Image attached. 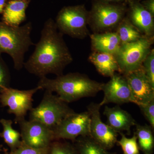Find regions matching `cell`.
Instances as JSON below:
<instances>
[{
    "label": "cell",
    "mask_w": 154,
    "mask_h": 154,
    "mask_svg": "<svg viewBox=\"0 0 154 154\" xmlns=\"http://www.w3.org/2000/svg\"><path fill=\"white\" fill-rule=\"evenodd\" d=\"M63 35L53 19L45 22L34 52L24 63V66L29 72L40 78L48 74L57 76L63 75L64 69L73 58Z\"/></svg>",
    "instance_id": "1"
},
{
    "label": "cell",
    "mask_w": 154,
    "mask_h": 154,
    "mask_svg": "<svg viewBox=\"0 0 154 154\" xmlns=\"http://www.w3.org/2000/svg\"><path fill=\"white\" fill-rule=\"evenodd\" d=\"M37 86L45 91L55 92L67 103L85 97L94 96L102 91L103 83L98 82L79 73H70L55 79L40 78Z\"/></svg>",
    "instance_id": "2"
},
{
    "label": "cell",
    "mask_w": 154,
    "mask_h": 154,
    "mask_svg": "<svg viewBox=\"0 0 154 154\" xmlns=\"http://www.w3.org/2000/svg\"><path fill=\"white\" fill-rule=\"evenodd\" d=\"M31 22L22 26H10L0 22V56L9 54L13 59L14 68L17 70L24 66V56L34 44L30 37Z\"/></svg>",
    "instance_id": "3"
},
{
    "label": "cell",
    "mask_w": 154,
    "mask_h": 154,
    "mask_svg": "<svg viewBox=\"0 0 154 154\" xmlns=\"http://www.w3.org/2000/svg\"><path fill=\"white\" fill-rule=\"evenodd\" d=\"M75 111L58 96L45 91L39 104L30 110V120L41 122L54 129L67 116Z\"/></svg>",
    "instance_id": "4"
},
{
    "label": "cell",
    "mask_w": 154,
    "mask_h": 154,
    "mask_svg": "<svg viewBox=\"0 0 154 154\" xmlns=\"http://www.w3.org/2000/svg\"><path fill=\"white\" fill-rule=\"evenodd\" d=\"M127 9L126 3L94 2L89 12V24L95 33L111 31L125 17Z\"/></svg>",
    "instance_id": "5"
},
{
    "label": "cell",
    "mask_w": 154,
    "mask_h": 154,
    "mask_svg": "<svg viewBox=\"0 0 154 154\" xmlns=\"http://www.w3.org/2000/svg\"><path fill=\"white\" fill-rule=\"evenodd\" d=\"M153 42L154 37L144 36L137 41L121 45L115 55L119 72L125 75L141 68Z\"/></svg>",
    "instance_id": "6"
},
{
    "label": "cell",
    "mask_w": 154,
    "mask_h": 154,
    "mask_svg": "<svg viewBox=\"0 0 154 154\" xmlns=\"http://www.w3.org/2000/svg\"><path fill=\"white\" fill-rule=\"evenodd\" d=\"M89 12L83 5L64 7L58 14L55 22L63 34L83 38L89 34Z\"/></svg>",
    "instance_id": "7"
},
{
    "label": "cell",
    "mask_w": 154,
    "mask_h": 154,
    "mask_svg": "<svg viewBox=\"0 0 154 154\" xmlns=\"http://www.w3.org/2000/svg\"><path fill=\"white\" fill-rule=\"evenodd\" d=\"M41 89L38 86L25 91L8 87L0 93V102L4 107H8L9 113L14 114L15 120L19 122L25 119L28 110L33 108V96Z\"/></svg>",
    "instance_id": "8"
},
{
    "label": "cell",
    "mask_w": 154,
    "mask_h": 154,
    "mask_svg": "<svg viewBox=\"0 0 154 154\" xmlns=\"http://www.w3.org/2000/svg\"><path fill=\"white\" fill-rule=\"evenodd\" d=\"M90 122V115L88 110L71 113L54 129L55 139L74 140L80 137L91 136Z\"/></svg>",
    "instance_id": "9"
},
{
    "label": "cell",
    "mask_w": 154,
    "mask_h": 154,
    "mask_svg": "<svg viewBox=\"0 0 154 154\" xmlns=\"http://www.w3.org/2000/svg\"><path fill=\"white\" fill-rule=\"evenodd\" d=\"M101 107L99 103H94L88 106L91 118V137L105 148L110 149L117 142L118 133L102 121L100 113Z\"/></svg>",
    "instance_id": "10"
},
{
    "label": "cell",
    "mask_w": 154,
    "mask_h": 154,
    "mask_svg": "<svg viewBox=\"0 0 154 154\" xmlns=\"http://www.w3.org/2000/svg\"><path fill=\"white\" fill-rule=\"evenodd\" d=\"M24 143L35 148H47L55 139L53 130L41 122L25 119L18 122Z\"/></svg>",
    "instance_id": "11"
},
{
    "label": "cell",
    "mask_w": 154,
    "mask_h": 154,
    "mask_svg": "<svg viewBox=\"0 0 154 154\" xmlns=\"http://www.w3.org/2000/svg\"><path fill=\"white\" fill-rule=\"evenodd\" d=\"M110 78L108 82L103 84L102 86L104 95L100 105L102 106L109 103L122 105L133 103L131 91L125 76L115 73Z\"/></svg>",
    "instance_id": "12"
},
{
    "label": "cell",
    "mask_w": 154,
    "mask_h": 154,
    "mask_svg": "<svg viewBox=\"0 0 154 154\" xmlns=\"http://www.w3.org/2000/svg\"><path fill=\"white\" fill-rule=\"evenodd\" d=\"M126 78L137 105L147 103L154 99V87L147 77L143 67L123 75Z\"/></svg>",
    "instance_id": "13"
},
{
    "label": "cell",
    "mask_w": 154,
    "mask_h": 154,
    "mask_svg": "<svg viewBox=\"0 0 154 154\" xmlns=\"http://www.w3.org/2000/svg\"><path fill=\"white\" fill-rule=\"evenodd\" d=\"M127 17L135 27L145 36L154 37V19L139 0H127Z\"/></svg>",
    "instance_id": "14"
},
{
    "label": "cell",
    "mask_w": 154,
    "mask_h": 154,
    "mask_svg": "<svg viewBox=\"0 0 154 154\" xmlns=\"http://www.w3.org/2000/svg\"><path fill=\"white\" fill-rule=\"evenodd\" d=\"M103 113L107 117V125L118 133L126 131L130 135L131 128L137 124L132 116L119 106H105Z\"/></svg>",
    "instance_id": "15"
},
{
    "label": "cell",
    "mask_w": 154,
    "mask_h": 154,
    "mask_svg": "<svg viewBox=\"0 0 154 154\" xmlns=\"http://www.w3.org/2000/svg\"><path fill=\"white\" fill-rule=\"evenodd\" d=\"M91 38L94 51L115 55L118 52L121 45L120 38L116 31L94 33L91 35Z\"/></svg>",
    "instance_id": "16"
},
{
    "label": "cell",
    "mask_w": 154,
    "mask_h": 154,
    "mask_svg": "<svg viewBox=\"0 0 154 154\" xmlns=\"http://www.w3.org/2000/svg\"><path fill=\"white\" fill-rule=\"evenodd\" d=\"M30 0H11L7 2L2 13V22L18 27L26 19V10Z\"/></svg>",
    "instance_id": "17"
},
{
    "label": "cell",
    "mask_w": 154,
    "mask_h": 154,
    "mask_svg": "<svg viewBox=\"0 0 154 154\" xmlns=\"http://www.w3.org/2000/svg\"><path fill=\"white\" fill-rule=\"evenodd\" d=\"M97 71L104 76L111 77L116 72H119L115 56L106 53L94 51L89 57Z\"/></svg>",
    "instance_id": "18"
},
{
    "label": "cell",
    "mask_w": 154,
    "mask_h": 154,
    "mask_svg": "<svg viewBox=\"0 0 154 154\" xmlns=\"http://www.w3.org/2000/svg\"><path fill=\"white\" fill-rule=\"evenodd\" d=\"M135 131L139 148L144 154H152L154 147V138L152 128L150 125L136 124Z\"/></svg>",
    "instance_id": "19"
},
{
    "label": "cell",
    "mask_w": 154,
    "mask_h": 154,
    "mask_svg": "<svg viewBox=\"0 0 154 154\" xmlns=\"http://www.w3.org/2000/svg\"><path fill=\"white\" fill-rule=\"evenodd\" d=\"M116 32L119 36L121 45L137 41L145 36L133 25L127 17L119 23Z\"/></svg>",
    "instance_id": "20"
},
{
    "label": "cell",
    "mask_w": 154,
    "mask_h": 154,
    "mask_svg": "<svg viewBox=\"0 0 154 154\" xmlns=\"http://www.w3.org/2000/svg\"><path fill=\"white\" fill-rule=\"evenodd\" d=\"M78 138L76 149L79 154H116L108 152L91 136Z\"/></svg>",
    "instance_id": "21"
},
{
    "label": "cell",
    "mask_w": 154,
    "mask_h": 154,
    "mask_svg": "<svg viewBox=\"0 0 154 154\" xmlns=\"http://www.w3.org/2000/svg\"><path fill=\"white\" fill-rule=\"evenodd\" d=\"M0 122L2 125L3 131L0 133L1 137L4 139L5 142L12 148L19 147L21 144L20 137L21 134L13 128V122L10 119H2Z\"/></svg>",
    "instance_id": "22"
},
{
    "label": "cell",
    "mask_w": 154,
    "mask_h": 154,
    "mask_svg": "<svg viewBox=\"0 0 154 154\" xmlns=\"http://www.w3.org/2000/svg\"><path fill=\"white\" fill-rule=\"evenodd\" d=\"M121 139L117 140L119 145L122 149L123 154H140L138 145L137 137L134 134L132 137L127 138L122 132L119 133Z\"/></svg>",
    "instance_id": "23"
},
{
    "label": "cell",
    "mask_w": 154,
    "mask_h": 154,
    "mask_svg": "<svg viewBox=\"0 0 154 154\" xmlns=\"http://www.w3.org/2000/svg\"><path fill=\"white\" fill-rule=\"evenodd\" d=\"M143 67L149 81L154 87V50L152 49L143 63Z\"/></svg>",
    "instance_id": "24"
},
{
    "label": "cell",
    "mask_w": 154,
    "mask_h": 154,
    "mask_svg": "<svg viewBox=\"0 0 154 154\" xmlns=\"http://www.w3.org/2000/svg\"><path fill=\"white\" fill-rule=\"evenodd\" d=\"M50 154H79L76 149L67 143L55 142L51 147Z\"/></svg>",
    "instance_id": "25"
},
{
    "label": "cell",
    "mask_w": 154,
    "mask_h": 154,
    "mask_svg": "<svg viewBox=\"0 0 154 154\" xmlns=\"http://www.w3.org/2000/svg\"><path fill=\"white\" fill-rule=\"evenodd\" d=\"M152 128H154V99L147 103L137 105Z\"/></svg>",
    "instance_id": "26"
},
{
    "label": "cell",
    "mask_w": 154,
    "mask_h": 154,
    "mask_svg": "<svg viewBox=\"0 0 154 154\" xmlns=\"http://www.w3.org/2000/svg\"><path fill=\"white\" fill-rule=\"evenodd\" d=\"M48 148H35L22 142L12 154H48Z\"/></svg>",
    "instance_id": "27"
},
{
    "label": "cell",
    "mask_w": 154,
    "mask_h": 154,
    "mask_svg": "<svg viewBox=\"0 0 154 154\" xmlns=\"http://www.w3.org/2000/svg\"><path fill=\"white\" fill-rule=\"evenodd\" d=\"M10 80L8 70L0 56V93L5 88L9 87Z\"/></svg>",
    "instance_id": "28"
},
{
    "label": "cell",
    "mask_w": 154,
    "mask_h": 154,
    "mask_svg": "<svg viewBox=\"0 0 154 154\" xmlns=\"http://www.w3.org/2000/svg\"><path fill=\"white\" fill-rule=\"evenodd\" d=\"M141 4L147 11L154 17V0H145Z\"/></svg>",
    "instance_id": "29"
},
{
    "label": "cell",
    "mask_w": 154,
    "mask_h": 154,
    "mask_svg": "<svg viewBox=\"0 0 154 154\" xmlns=\"http://www.w3.org/2000/svg\"><path fill=\"white\" fill-rule=\"evenodd\" d=\"M94 2H101L108 3H126L127 0H93Z\"/></svg>",
    "instance_id": "30"
},
{
    "label": "cell",
    "mask_w": 154,
    "mask_h": 154,
    "mask_svg": "<svg viewBox=\"0 0 154 154\" xmlns=\"http://www.w3.org/2000/svg\"><path fill=\"white\" fill-rule=\"evenodd\" d=\"M7 3V0H0V14H2Z\"/></svg>",
    "instance_id": "31"
},
{
    "label": "cell",
    "mask_w": 154,
    "mask_h": 154,
    "mask_svg": "<svg viewBox=\"0 0 154 154\" xmlns=\"http://www.w3.org/2000/svg\"><path fill=\"white\" fill-rule=\"evenodd\" d=\"M23 1H28V0H23Z\"/></svg>",
    "instance_id": "32"
},
{
    "label": "cell",
    "mask_w": 154,
    "mask_h": 154,
    "mask_svg": "<svg viewBox=\"0 0 154 154\" xmlns=\"http://www.w3.org/2000/svg\"><path fill=\"white\" fill-rule=\"evenodd\" d=\"M139 1H140V0H139Z\"/></svg>",
    "instance_id": "33"
}]
</instances>
